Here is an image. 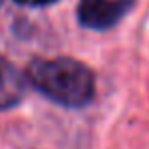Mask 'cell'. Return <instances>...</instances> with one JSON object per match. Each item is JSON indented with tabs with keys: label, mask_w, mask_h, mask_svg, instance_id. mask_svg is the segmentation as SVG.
Listing matches in <instances>:
<instances>
[{
	"label": "cell",
	"mask_w": 149,
	"mask_h": 149,
	"mask_svg": "<svg viewBox=\"0 0 149 149\" xmlns=\"http://www.w3.org/2000/svg\"><path fill=\"white\" fill-rule=\"evenodd\" d=\"M26 74L38 93L69 109H81L95 97V74L74 58H36Z\"/></svg>",
	"instance_id": "1"
},
{
	"label": "cell",
	"mask_w": 149,
	"mask_h": 149,
	"mask_svg": "<svg viewBox=\"0 0 149 149\" xmlns=\"http://www.w3.org/2000/svg\"><path fill=\"white\" fill-rule=\"evenodd\" d=\"M135 0H79L77 20L89 30H107L131 10Z\"/></svg>",
	"instance_id": "2"
},
{
	"label": "cell",
	"mask_w": 149,
	"mask_h": 149,
	"mask_svg": "<svg viewBox=\"0 0 149 149\" xmlns=\"http://www.w3.org/2000/svg\"><path fill=\"white\" fill-rule=\"evenodd\" d=\"M28 79L8 58L0 56V111L16 107L26 95Z\"/></svg>",
	"instance_id": "3"
},
{
	"label": "cell",
	"mask_w": 149,
	"mask_h": 149,
	"mask_svg": "<svg viewBox=\"0 0 149 149\" xmlns=\"http://www.w3.org/2000/svg\"><path fill=\"white\" fill-rule=\"evenodd\" d=\"M22 4H47V2H52V0H18Z\"/></svg>",
	"instance_id": "4"
}]
</instances>
